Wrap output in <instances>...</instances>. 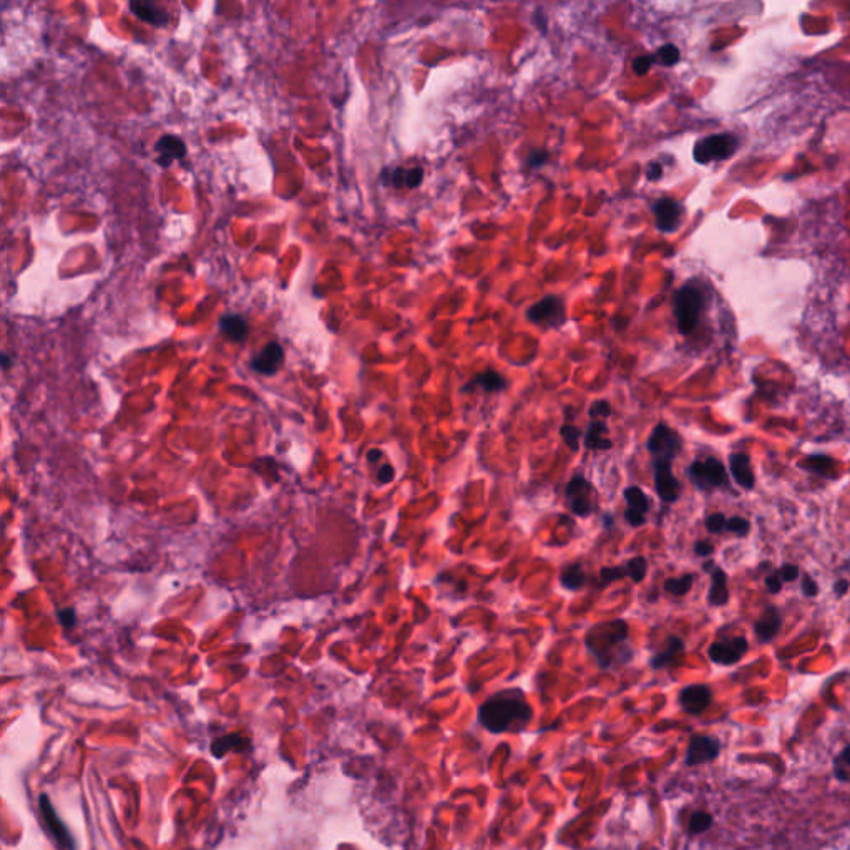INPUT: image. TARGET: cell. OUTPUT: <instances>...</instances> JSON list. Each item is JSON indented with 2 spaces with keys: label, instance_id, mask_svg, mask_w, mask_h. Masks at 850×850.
I'll return each instance as SVG.
<instances>
[{
  "label": "cell",
  "instance_id": "obj_1",
  "mask_svg": "<svg viewBox=\"0 0 850 850\" xmlns=\"http://www.w3.org/2000/svg\"><path fill=\"white\" fill-rule=\"evenodd\" d=\"M480 723L491 733L522 730L532 719V707L518 689L497 693L480 706Z\"/></svg>",
  "mask_w": 850,
  "mask_h": 850
},
{
  "label": "cell",
  "instance_id": "obj_2",
  "mask_svg": "<svg viewBox=\"0 0 850 850\" xmlns=\"http://www.w3.org/2000/svg\"><path fill=\"white\" fill-rule=\"evenodd\" d=\"M628 640V624L623 619H613L608 623H598L595 626L588 629L586 633V646L591 651L593 656L600 661L603 668H608L619 659V656L624 659H629L624 656L622 648H624V641Z\"/></svg>",
  "mask_w": 850,
  "mask_h": 850
},
{
  "label": "cell",
  "instance_id": "obj_3",
  "mask_svg": "<svg viewBox=\"0 0 850 850\" xmlns=\"http://www.w3.org/2000/svg\"><path fill=\"white\" fill-rule=\"evenodd\" d=\"M702 306H704V296L696 286L686 284L679 289L674 297V316H676L679 333L689 334L695 330Z\"/></svg>",
  "mask_w": 850,
  "mask_h": 850
},
{
  "label": "cell",
  "instance_id": "obj_4",
  "mask_svg": "<svg viewBox=\"0 0 850 850\" xmlns=\"http://www.w3.org/2000/svg\"><path fill=\"white\" fill-rule=\"evenodd\" d=\"M646 447L653 458V465H661V463L673 465V461L681 452L683 440L676 430L669 429L664 424H658L651 432Z\"/></svg>",
  "mask_w": 850,
  "mask_h": 850
},
{
  "label": "cell",
  "instance_id": "obj_5",
  "mask_svg": "<svg viewBox=\"0 0 850 850\" xmlns=\"http://www.w3.org/2000/svg\"><path fill=\"white\" fill-rule=\"evenodd\" d=\"M39 812L40 819H42L44 830L47 832L49 837L52 839L57 850H75V840H73L70 830L67 829V825L63 824V820L58 817L57 812H55L53 806L50 804L49 797L45 796V794L39 797Z\"/></svg>",
  "mask_w": 850,
  "mask_h": 850
},
{
  "label": "cell",
  "instance_id": "obj_6",
  "mask_svg": "<svg viewBox=\"0 0 850 850\" xmlns=\"http://www.w3.org/2000/svg\"><path fill=\"white\" fill-rule=\"evenodd\" d=\"M565 495H567L569 510L578 517L591 515L596 510V505H598V497H596L595 487L586 479H583L581 475L573 477V479L568 482Z\"/></svg>",
  "mask_w": 850,
  "mask_h": 850
},
{
  "label": "cell",
  "instance_id": "obj_7",
  "mask_svg": "<svg viewBox=\"0 0 850 850\" xmlns=\"http://www.w3.org/2000/svg\"><path fill=\"white\" fill-rule=\"evenodd\" d=\"M738 148V140L733 135H713L700 140L693 156L697 163L707 165L716 160H726Z\"/></svg>",
  "mask_w": 850,
  "mask_h": 850
},
{
  "label": "cell",
  "instance_id": "obj_8",
  "mask_svg": "<svg viewBox=\"0 0 850 850\" xmlns=\"http://www.w3.org/2000/svg\"><path fill=\"white\" fill-rule=\"evenodd\" d=\"M688 473L693 484L701 490L719 489L728 484V473H726L724 465L713 457L706 458V461H696L689 467Z\"/></svg>",
  "mask_w": 850,
  "mask_h": 850
},
{
  "label": "cell",
  "instance_id": "obj_9",
  "mask_svg": "<svg viewBox=\"0 0 850 850\" xmlns=\"http://www.w3.org/2000/svg\"><path fill=\"white\" fill-rule=\"evenodd\" d=\"M532 323L545 326V328H558L567 321L563 301L557 296H548L536 304H533L527 312Z\"/></svg>",
  "mask_w": 850,
  "mask_h": 850
},
{
  "label": "cell",
  "instance_id": "obj_10",
  "mask_svg": "<svg viewBox=\"0 0 850 850\" xmlns=\"http://www.w3.org/2000/svg\"><path fill=\"white\" fill-rule=\"evenodd\" d=\"M656 226L663 233L676 231L683 219V206L671 198H663L653 206Z\"/></svg>",
  "mask_w": 850,
  "mask_h": 850
},
{
  "label": "cell",
  "instance_id": "obj_11",
  "mask_svg": "<svg viewBox=\"0 0 850 850\" xmlns=\"http://www.w3.org/2000/svg\"><path fill=\"white\" fill-rule=\"evenodd\" d=\"M747 651L746 638H734V640L726 643H713L707 651L711 661L718 664H734L742 658L744 653Z\"/></svg>",
  "mask_w": 850,
  "mask_h": 850
},
{
  "label": "cell",
  "instance_id": "obj_12",
  "mask_svg": "<svg viewBox=\"0 0 850 850\" xmlns=\"http://www.w3.org/2000/svg\"><path fill=\"white\" fill-rule=\"evenodd\" d=\"M283 361H284V349L281 344L269 342L268 346H266L263 351L258 354V356L252 357L251 367L258 372V374L274 375L276 372L279 371V367L283 366Z\"/></svg>",
  "mask_w": 850,
  "mask_h": 850
},
{
  "label": "cell",
  "instance_id": "obj_13",
  "mask_svg": "<svg viewBox=\"0 0 850 850\" xmlns=\"http://www.w3.org/2000/svg\"><path fill=\"white\" fill-rule=\"evenodd\" d=\"M655 468V489L658 491L659 498L663 502L673 503L676 502L681 491V485L676 477L673 475L671 465L668 463H661V465H653Z\"/></svg>",
  "mask_w": 850,
  "mask_h": 850
},
{
  "label": "cell",
  "instance_id": "obj_14",
  "mask_svg": "<svg viewBox=\"0 0 850 850\" xmlns=\"http://www.w3.org/2000/svg\"><path fill=\"white\" fill-rule=\"evenodd\" d=\"M711 691L707 686L695 684V686L684 688L679 695V704L689 714H700L709 706Z\"/></svg>",
  "mask_w": 850,
  "mask_h": 850
},
{
  "label": "cell",
  "instance_id": "obj_15",
  "mask_svg": "<svg viewBox=\"0 0 850 850\" xmlns=\"http://www.w3.org/2000/svg\"><path fill=\"white\" fill-rule=\"evenodd\" d=\"M156 151H158V163L167 168L174 160H181L186 155V145L180 136L165 135L156 143Z\"/></svg>",
  "mask_w": 850,
  "mask_h": 850
},
{
  "label": "cell",
  "instance_id": "obj_16",
  "mask_svg": "<svg viewBox=\"0 0 850 850\" xmlns=\"http://www.w3.org/2000/svg\"><path fill=\"white\" fill-rule=\"evenodd\" d=\"M729 468L730 475L734 477V480H736L742 489L751 490L752 487H754V473H752L751 461H749L746 453H733V456L729 457Z\"/></svg>",
  "mask_w": 850,
  "mask_h": 850
},
{
  "label": "cell",
  "instance_id": "obj_17",
  "mask_svg": "<svg viewBox=\"0 0 850 850\" xmlns=\"http://www.w3.org/2000/svg\"><path fill=\"white\" fill-rule=\"evenodd\" d=\"M780 626H783V617H780L779 611L775 608H767L764 613L761 614V618L757 619L754 626L756 636L759 638L761 643H767L775 638Z\"/></svg>",
  "mask_w": 850,
  "mask_h": 850
},
{
  "label": "cell",
  "instance_id": "obj_18",
  "mask_svg": "<svg viewBox=\"0 0 850 850\" xmlns=\"http://www.w3.org/2000/svg\"><path fill=\"white\" fill-rule=\"evenodd\" d=\"M130 8L138 18H141L146 24L163 27L169 20L167 11L155 2H131Z\"/></svg>",
  "mask_w": 850,
  "mask_h": 850
},
{
  "label": "cell",
  "instance_id": "obj_19",
  "mask_svg": "<svg viewBox=\"0 0 850 850\" xmlns=\"http://www.w3.org/2000/svg\"><path fill=\"white\" fill-rule=\"evenodd\" d=\"M507 385H508L507 380H505L502 375L498 374V372L487 371V372H482V374H479V375H475L473 379H470V382H468L462 390L463 392H468V390L482 389V390H485V392H502V390L507 389Z\"/></svg>",
  "mask_w": 850,
  "mask_h": 850
},
{
  "label": "cell",
  "instance_id": "obj_20",
  "mask_svg": "<svg viewBox=\"0 0 850 850\" xmlns=\"http://www.w3.org/2000/svg\"><path fill=\"white\" fill-rule=\"evenodd\" d=\"M606 434H608V427L605 425V422L593 420L586 429L585 447L590 450H610L613 447V442L606 437Z\"/></svg>",
  "mask_w": 850,
  "mask_h": 850
},
{
  "label": "cell",
  "instance_id": "obj_21",
  "mask_svg": "<svg viewBox=\"0 0 850 850\" xmlns=\"http://www.w3.org/2000/svg\"><path fill=\"white\" fill-rule=\"evenodd\" d=\"M219 330L231 341L241 342L247 337V323L240 314H226L219 321Z\"/></svg>",
  "mask_w": 850,
  "mask_h": 850
},
{
  "label": "cell",
  "instance_id": "obj_22",
  "mask_svg": "<svg viewBox=\"0 0 850 850\" xmlns=\"http://www.w3.org/2000/svg\"><path fill=\"white\" fill-rule=\"evenodd\" d=\"M718 751L716 742L711 741L709 738H695L689 744L688 749V762L689 764H700L711 759Z\"/></svg>",
  "mask_w": 850,
  "mask_h": 850
},
{
  "label": "cell",
  "instance_id": "obj_23",
  "mask_svg": "<svg viewBox=\"0 0 850 850\" xmlns=\"http://www.w3.org/2000/svg\"><path fill=\"white\" fill-rule=\"evenodd\" d=\"M729 591H728V577L721 568H716L713 572V585L709 590V603L714 606H723L728 603Z\"/></svg>",
  "mask_w": 850,
  "mask_h": 850
},
{
  "label": "cell",
  "instance_id": "obj_24",
  "mask_svg": "<svg viewBox=\"0 0 850 850\" xmlns=\"http://www.w3.org/2000/svg\"><path fill=\"white\" fill-rule=\"evenodd\" d=\"M683 650H684L683 641L676 636H671L666 650L661 651V653H658V655H655V658L651 659V666H653V668H664V666H668L671 661H673L679 653H681Z\"/></svg>",
  "mask_w": 850,
  "mask_h": 850
},
{
  "label": "cell",
  "instance_id": "obj_25",
  "mask_svg": "<svg viewBox=\"0 0 850 850\" xmlns=\"http://www.w3.org/2000/svg\"><path fill=\"white\" fill-rule=\"evenodd\" d=\"M586 581V575L585 572H583V567L580 563H573L567 567L562 572V585L567 588V590H580V588L585 585Z\"/></svg>",
  "mask_w": 850,
  "mask_h": 850
},
{
  "label": "cell",
  "instance_id": "obj_26",
  "mask_svg": "<svg viewBox=\"0 0 850 850\" xmlns=\"http://www.w3.org/2000/svg\"><path fill=\"white\" fill-rule=\"evenodd\" d=\"M624 498H626L628 502V508L636 510V512H640L641 515L646 517L651 503L650 498L646 497L645 491H643L640 487H629V489L624 490Z\"/></svg>",
  "mask_w": 850,
  "mask_h": 850
},
{
  "label": "cell",
  "instance_id": "obj_27",
  "mask_svg": "<svg viewBox=\"0 0 850 850\" xmlns=\"http://www.w3.org/2000/svg\"><path fill=\"white\" fill-rule=\"evenodd\" d=\"M243 744H247V742L243 741V738L240 736V734H229V736L216 739V741L211 744V752H214L216 757H221L224 752L240 751Z\"/></svg>",
  "mask_w": 850,
  "mask_h": 850
},
{
  "label": "cell",
  "instance_id": "obj_28",
  "mask_svg": "<svg viewBox=\"0 0 850 850\" xmlns=\"http://www.w3.org/2000/svg\"><path fill=\"white\" fill-rule=\"evenodd\" d=\"M693 581H695V577L693 575H684L681 578H668V580L664 581V590L674 596H684L691 590Z\"/></svg>",
  "mask_w": 850,
  "mask_h": 850
},
{
  "label": "cell",
  "instance_id": "obj_29",
  "mask_svg": "<svg viewBox=\"0 0 850 850\" xmlns=\"http://www.w3.org/2000/svg\"><path fill=\"white\" fill-rule=\"evenodd\" d=\"M646 572H648V562L645 557H635L626 563L628 577L633 578V581L635 583H641L643 578L646 577Z\"/></svg>",
  "mask_w": 850,
  "mask_h": 850
},
{
  "label": "cell",
  "instance_id": "obj_30",
  "mask_svg": "<svg viewBox=\"0 0 850 850\" xmlns=\"http://www.w3.org/2000/svg\"><path fill=\"white\" fill-rule=\"evenodd\" d=\"M807 465L811 467L814 472L822 473V475H827V473L834 470L835 462H834V458H830L827 456H811V457H807Z\"/></svg>",
  "mask_w": 850,
  "mask_h": 850
},
{
  "label": "cell",
  "instance_id": "obj_31",
  "mask_svg": "<svg viewBox=\"0 0 850 850\" xmlns=\"http://www.w3.org/2000/svg\"><path fill=\"white\" fill-rule=\"evenodd\" d=\"M655 57H656V60H658L659 63H663V65L673 67L679 62V50H678V47H674V45L668 44V45H663Z\"/></svg>",
  "mask_w": 850,
  "mask_h": 850
},
{
  "label": "cell",
  "instance_id": "obj_32",
  "mask_svg": "<svg viewBox=\"0 0 850 850\" xmlns=\"http://www.w3.org/2000/svg\"><path fill=\"white\" fill-rule=\"evenodd\" d=\"M560 434H562V439L565 440V444L568 445L569 450L577 452L578 447H580V445H578V442H580L581 430L578 429V427H575V425L567 424V425H563L562 429H560Z\"/></svg>",
  "mask_w": 850,
  "mask_h": 850
},
{
  "label": "cell",
  "instance_id": "obj_33",
  "mask_svg": "<svg viewBox=\"0 0 850 850\" xmlns=\"http://www.w3.org/2000/svg\"><path fill=\"white\" fill-rule=\"evenodd\" d=\"M624 577H628L626 568H618V567L603 568L600 572V583H601V586H608L610 583H613L617 580H623Z\"/></svg>",
  "mask_w": 850,
  "mask_h": 850
},
{
  "label": "cell",
  "instance_id": "obj_34",
  "mask_svg": "<svg viewBox=\"0 0 850 850\" xmlns=\"http://www.w3.org/2000/svg\"><path fill=\"white\" fill-rule=\"evenodd\" d=\"M726 528H728L729 532L736 533V535H739V536L747 535L749 530H751V527H749V522L746 520V518H742V517H733V518H730V520L726 522Z\"/></svg>",
  "mask_w": 850,
  "mask_h": 850
},
{
  "label": "cell",
  "instance_id": "obj_35",
  "mask_svg": "<svg viewBox=\"0 0 850 850\" xmlns=\"http://www.w3.org/2000/svg\"><path fill=\"white\" fill-rule=\"evenodd\" d=\"M611 416V406L608 401H596L590 407L591 419H608Z\"/></svg>",
  "mask_w": 850,
  "mask_h": 850
},
{
  "label": "cell",
  "instance_id": "obj_36",
  "mask_svg": "<svg viewBox=\"0 0 850 850\" xmlns=\"http://www.w3.org/2000/svg\"><path fill=\"white\" fill-rule=\"evenodd\" d=\"M653 62H656L655 55H641V57H638L636 60L633 62V70H635L636 75H645V73L650 72Z\"/></svg>",
  "mask_w": 850,
  "mask_h": 850
},
{
  "label": "cell",
  "instance_id": "obj_37",
  "mask_svg": "<svg viewBox=\"0 0 850 850\" xmlns=\"http://www.w3.org/2000/svg\"><path fill=\"white\" fill-rule=\"evenodd\" d=\"M726 522H728V520H726L723 513H714V515L707 517V520H706V528H707V530H709L711 533H719V532L723 530V528L726 527Z\"/></svg>",
  "mask_w": 850,
  "mask_h": 850
},
{
  "label": "cell",
  "instance_id": "obj_38",
  "mask_svg": "<svg viewBox=\"0 0 850 850\" xmlns=\"http://www.w3.org/2000/svg\"><path fill=\"white\" fill-rule=\"evenodd\" d=\"M422 180H424V169L422 168H412L407 169L406 174V186L408 188H416L419 186Z\"/></svg>",
  "mask_w": 850,
  "mask_h": 850
},
{
  "label": "cell",
  "instance_id": "obj_39",
  "mask_svg": "<svg viewBox=\"0 0 850 850\" xmlns=\"http://www.w3.org/2000/svg\"><path fill=\"white\" fill-rule=\"evenodd\" d=\"M624 520H626L628 525H631V527H640V525H643V523H645L646 517H645V515H641V513H640V512H636V510H633V508H626V510H624Z\"/></svg>",
  "mask_w": 850,
  "mask_h": 850
},
{
  "label": "cell",
  "instance_id": "obj_40",
  "mask_svg": "<svg viewBox=\"0 0 850 850\" xmlns=\"http://www.w3.org/2000/svg\"><path fill=\"white\" fill-rule=\"evenodd\" d=\"M546 160H548V153H546V151L536 150V151H533L530 156H528L527 165L530 168H539L543 163H546Z\"/></svg>",
  "mask_w": 850,
  "mask_h": 850
},
{
  "label": "cell",
  "instance_id": "obj_41",
  "mask_svg": "<svg viewBox=\"0 0 850 850\" xmlns=\"http://www.w3.org/2000/svg\"><path fill=\"white\" fill-rule=\"evenodd\" d=\"M57 617H58V619H60V623L65 628H72L73 624H75V622H77L75 610H73V608H63V610H60L57 613Z\"/></svg>",
  "mask_w": 850,
  "mask_h": 850
},
{
  "label": "cell",
  "instance_id": "obj_42",
  "mask_svg": "<svg viewBox=\"0 0 850 850\" xmlns=\"http://www.w3.org/2000/svg\"><path fill=\"white\" fill-rule=\"evenodd\" d=\"M778 575L783 581H794L799 575V568L794 567V565H784V567L779 569Z\"/></svg>",
  "mask_w": 850,
  "mask_h": 850
},
{
  "label": "cell",
  "instance_id": "obj_43",
  "mask_svg": "<svg viewBox=\"0 0 850 850\" xmlns=\"http://www.w3.org/2000/svg\"><path fill=\"white\" fill-rule=\"evenodd\" d=\"M802 591L806 596H817V593H819V586H817V583L812 580L811 577L806 575L802 580Z\"/></svg>",
  "mask_w": 850,
  "mask_h": 850
},
{
  "label": "cell",
  "instance_id": "obj_44",
  "mask_svg": "<svg viewBox=\"0 0 850 850\" xmlns=\"http://www.w3.org/2000/svg\"><path fill=\"white\" fill-rule=\"evenodd\" d=\"M394 477H395V470H394L392 465H389V463H387V465L380 467V470H379V482H380V484H389V482L394 480Z\"/></svg>",
  "mask_w": 850,
  "mask_h": 850
},
{
  "label": "cell",
  "instance_id": "obj_45",
  "mask_svg": "<svg viewBox=\"0 0 850 850\" xmlns=\"http://www.w3.org/2000/svg\"><path fill=\"white\" fill-rule=\"evenodd\" d=\"M661 173H663V168H661L659 163H650L646 168V178L648 180L655 181L661 178Z\"/></svg>",
  "mask_w": 850,
  "mask_h": 850
},
{
  "label": "cell",
  "instance_id": "obj_46",
  "mask_svg": "<svg viewBox=\"0 0 850 850\" xmlns=\"http://www.w3.org/2000/svg\"><path fill=\"white\" fill-rule=\"evenodd\" d=\"M766 586L769 588L771 593H779L780 588H783V580H780L779 575L767 577L766 578Z\"/></svg>",
  "mask_w": 850,
  "mask_h": 850
},
{
  "label": "cell",
  "instance_id": "obj_47",
  "mask_svg": "<svg viewBox=\"0 0 850 850\" xmlns=\"http://www.w3.org/2000/svg\"><path fill=\"white\" fill-rule=\"evenodd\" d=\"M695 550H696V553L700 555V557H706V555L713 553L714 546L711 545L709 541H697L696 546H695Z\"/></svg>",
  "mask_w": 850,
  "mask_h": 850
},
{
  "label": "cell",
  "instance_id": "obj_48",
  "mask_svg": "<svg viewBox=\"0 0 850 850\" xmlns=\"http://www.w3.org/2000/svg\"><path fill=\"white\" fill-rule=\"evenodd\" d=\"M847 588H849V583L845 581V580H840V581L835 583L834 590H835V593H839V595H844V593L847 591Z\"/></svg>",
  "mask_w": 850,
  "mask_h": 850
},
{
  "label": "cell",
  "instance_id": "obj_49",
  "mask_svg": "<svg viewBox=\"0 0 850 850\" xmlns=\"http://www.w3.org/2000/svg\"><path fill=\"white\" fill-rule=\"evenodd\" d=\"M380 456H382V452H380L379 449H374V450H371L369 453H367V458H369L371 462H378Z\"/></svg>",
  "mask_w": 850,
  "mask_h": 850
},
{
  "label": "cell",
  "instance_id": "obj_50",
  "mask_svg": "<svg viewBox=\"0 0 850 850\" xmlns=\"http://www.w3.org/2000/svg\"><path fill=\"white\" fill-rule=\"evenodd\" d=\"M4 367H8V357L4 356Z\"/></svg>",
  "mask_w": 850,
  "mask_h": 850
}]
</instances>
